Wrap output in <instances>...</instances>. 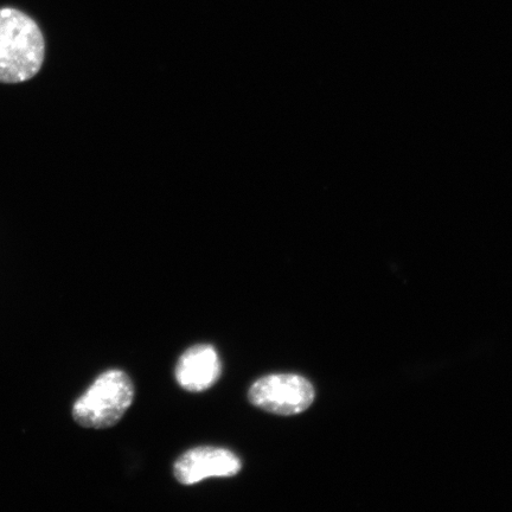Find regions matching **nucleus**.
<instances>
[{
  "label": "nucleus",
  "mask_w": 512,
  "mask_h": 512,
  "mask_svg": "<svg viewBox=\"0 0 512 512\" xmlns=\"http://www.w3.org/2000/svg\"><path fill=\"white\" fill-rule=\"evenodd\" d=\"M46 42L34 19L24 12L0 9V82L22 83L40 72Z\"/></svg>",
  "instance_id": "1"
},
{
  "label": "nucleus",
  "mask_w": 512,
  "mask_h": 512,
  "mask_svg": "<svg viewBox=\"0 0 512 512\" xmlns=\"http://www.w3.org/2000/svg\"><path fill=\"white\" fill-rule=\"evenodd\" d=\"M242 469L236 454L220 447H196L184 453L174 467L175 477L183 485H194L211 477H234Z\"/></svg>",
  "instance_id": "4"
},
{
  "label": "nucleus",
  "mask_w": 512,
  "mask_h": 512,
  "mask_svg": "<svg viewBox=\"0 0 512 512\" xmlns=\"http://www.w3.org/2000/svg\"><path fill=\"white\" fill-rule=\"evenodd\" d=\"M315 389L302 376L280 374L262 377L249 389L248 399L262 411L277 415H297L315 401Z\"/></svg>",
  "instance_id": "3"
},
{
  "label": "nucleus",
  "mask_w": 512,
  "mask_h": 512,
  "mask_svg": "<svg viewBox=\"0 0 512 512\" xmlns=\"http://www.w3.org/2000/svg\"><path fill=\"white\" fill-rule=\"evenodd\" d=\"M221 361L216 350L208 344L195 345L185 351L176 367V380L191 393L204 392L214 386L221 376Z\"/></svg>",
  "instance_id": "5"
},
{
  "label": "nucleus",
  "mask_w": 512,
  "mask_h": 512,
  "mask_svg": "<svg viewBox=\"0 0 512 512\" xmlns=\"http://www.w3.org/2000/svg\"><path fill=\"white\" fill-rule=\"evenodd\" d=\"M134 387L124 371L112 369L96 377L78 400L75 401L72 416L83 428L105 430L113 427L131 407Z\"/></svg>",
  "instance_id": "2"
}]
</instances>
